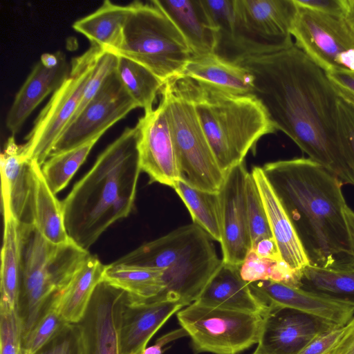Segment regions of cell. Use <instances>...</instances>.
<instances>
[{"mask_svg":"<svg viewBox=\"0 0 354 354\" xmlns=\"http://www.w3.org/2000/svg\"><path fill=\"white\" fill-rule=\"evenodd\" d=\"M236 63L253 75L252 95L277 130L343 185H354V171L340 133L339 97L326 73L295 44Z\"/></svg>","mask_w":354,"mask_h":354,"instance_id":"1","label":"cell"},{"mask_svg":"<svg viewBox=\"0 0 354 354\" xmlns=\"http://www.w3.org/2000/svg\"><path fill=\"white\" fill-rule=\"evenodd\" d=\"M266 177L285 209L311 266L354 267L347 206L336 176L306 158L266 163Z\"/></svg>","mask_w":354,"mask_h":354,"instance_id":"2","label":"cell"},{"mask_svg":"<svg viewBox=\"0 0 354 354\" xmlns=\"http://www.w3.org/2000/svg\"><path fill=\"white\" fill-rule=\"evenodd\" d=\"M136 127H126L62 201L68 237L88 250L131 212L141 170Z\"/></svg>","mask_w":354,"mask_h":354,"instance_id":"3","label":"cell"},{"mask_svg":"<svg viewBox=\"0 0 354 354\" xmlns=\"http://www.w3.org/2000/svg\"><path fill=\"white\" fill-rule=\"evenodd\" d=\"M189 96L220 168L225 174L244 162L264 136L278 130L254 95H236L176 77Z\"/></svg>","mask_w":354,"mask_h":354,"instance_id":"4","label":"cell"},{"mask_svg":"<svg viewBox=\"0 0 354 354\" xmlns=\"http://www.w3.org/2000/svg\"><path fill=\"white\" fill-rule=\"evenodd\" d=\"M212 240L193 223L142 244L115 263L163 270L165 289L153 299L187 306L198 299L223 263Z\"/></svg>","mask_w":354,"mask_h":354,"instance_id":"5","label":"cell"},{"mask_svg":"<svg viewBox=\"0 0 354 354\" xmlns=\"http://www.w3.org/2000/svg\"><path fill=\"white\" fill-rule=\"evenodd\" d=\"M20 278L16 312L24 338L91 257L72 240L55 244L32 223H19Z\"/></svg>","mask_w":354,"mask_h":354,"instance_id":"6","label":"cell"},{"mask_svg":"<svg viewBox=\"0 0 354 354\" xmlns=\"http://www.w3.org/2000/svg\"><path fill=\"white\" fill-rule=\"evenodd\" d=\"M129 6L120 41L111 53L142 65L164 84L182 75L192 54L175 24L153 1Z\"/></svg>","mask_w":354,"mask_h":354,"instance_id":"7","label":"cell"},{"mask_svg":"<svg viewBox=\"0 0 354 354\" xmlns=\"http://www.w3.org/2000/svg\"><path fill=\"white\" fill-rule=\"evenodd\" d=\"M160 94L167 106L180 180L193 188L218 193L227 174L218 164L189 96L177 77L167 81Z\"/></svg>","mask_w":354,"mask_h":354,"instance_id":"8","label":"cell"},{"mask_svg":"<svg viewBox=\"0 0 354 354\" xmlns=\"http://www.w3.org/2000/svg\"><path fill=\"white\" fill-rule=\"evenodd\" d=\"M234 5L231 40L218 55L236 63L294 46L291 29L297 7L293 0H234Z\"/></svg>","mask_w":354,"mask_h":354,"instance_id":"9","label":"cell"},{"mask_svg":"<svg viewBox=\"0 0 354 354\" xmlns=\"http://www.w3.org/2000/svg\"><path fill=\"white\" fill-rule=\"evenodd\" d=\"M177 318L190 337L195 353L239 354L258 343L263 317L194 303Z\"/></svg>","mask_w":354,"mask_h":354,"instance_id":"10","label":"cell"},{"mask_svg":"<svg viewBox=\"0 0 354 354\" xmlns=\"http://www.w3.org/2000/svg\"><path fill=\"white\" fill-rule=\"evenodd\" d=\"M103 51L91 46L84 54L72 59L69 75L53 93L21 145L27 159L37 161L41 167L49 158L54 145L74 116Z\"/></svg>","mask_w":354,"mask_h":354,"instance_id":"11","label":"cell"},{"mask_svg":"<svg viewBox=\"0 0 354 354\" xmlns=\"http://www.w3.org/2000/svg\"><path fill=\"white\" fill-rule=\"evenodd\" d=\"M297 7L295 45L326 73H354V30L345 17Z\"/></svg>","mask_w":354,"mask_h":354,"instance_id":"12","label":"cell"},{"mask_svg":"<svg viewBox=\"0 0 354 354\" xmlns=\"http://www.w3.org/2000/svg\"><path fill=\"white\" fill-rule=\"evenodd\" d=\"M138 107L114 71L93 99L67 125L49 157L100 138L111 127Z\"/></svg>","mask_w":354,"mask_h":354,"instance_id":"13","label":"cell"},{"mask_svg":"<svg viewBox=\"0 0 354 354\" xmlns=\"http://www.w3.org/2000/svg\"><path fill=\"white\" fill-rule=\"evenodd\" d=\"M268 306L254 351L257 353L299 354L319 335L340 327L292 308Z\"/></svg>","mask_w":354,"mask_h":354,"instance_id":"14","label":"cell"},{"mask_svg":"<svg viewBox=\"0 0 354 354\" xmlns=\"http://www.w3.org/2000/svg\"><path fill=\"white\" fill-rule=\"evenodd\" d=\"M141 170L149 182L172 187L180 180L178 161L167 106L160 97L158 106L145 113L136 125Z\"/></svg>","mask_w":354,"mask_h":354,"instance_id":"15","label":"cell"},{"mask_svg":"<svg viewBox=\"0 0 354 354\" xmlns=\"http://www.w3.org/2000/svg\"><path fill=\"white\" fill-rule=\"evenodd\" d=\"M249 171L244 162L226 174L218 192L221 216V250L224 263L239 267L252 248L245 184Z\"/></svg>","mask_w":354,"mask_h":354,"instance_id":"16","label":"cell"},{"mask_svg":"<svg viewBox=\"0 0 354 354\" xmlns=\"http://www.w3.org/2000/svg\"><path fill=\"white\" fill-rule=\"evenodd\" d=\"M127 292L102 280L75 324L83 354H119V323Z\"/></svg>","mask_w":354,"mask_h":354,"instance_id":"17","label":"cell"},{"mask_svg":"<svg viewBox=\"0 0 354 354\" xmlns=\"http://www.w3.org/2000/svg\"><path fill=\"white\" fill-rule=\"evenodd\" d=\"M183 307L175 300L141 301L127 293L120 317L119 354H140L153 335Z\"/></svg>","mask_w":354,"mask_h":354,"instance_id":"18","label":"cell"},{"mask_svg":"<svg viewBox=\"0 0 354 354\" xmlns=\"http://www.w3.org/2000/svg\"><path fill=\"white\" fill-rule=\"evenodd\" d=\"M252 292L268 306L289 307L344 326L354 315V308L272 281L249 283Z\"/></svg>","mask_w":354,"mask_h":354,"instance_id":"19","label":"cell"},{"mask_svg":"<svg viewBox=\"0 0 354 354\" xmlns=\"http://www.w3.org/2000/svg\"><path fill=\"white\" fill-rule=\"evenodd\" d=\"M30 160L14 136L8 138L1 154V201L3 216H12L19 223H30Z\"/></svg>","mask_w":354,"mask_h":354,"instance_id":"20","label":"cell"},{"mask_svg":"<svg viewBox=\"0 0 354 354\" xmlns=\"http://www.w3.org/2000/svg\"><path fill=\"white\" fill-rule=\"evenodd\" d=\"M183 35L192 56L215 53L218 31L202 0H153Z\"/></svg>","mask_w":354,"mask_h":354,"instance_id":"21","label":"cell"},{"mask_svg":"<svg viewBox=\"0 0 354 354\" xmlns=\"http://www.w3.org/2000/svg\"><path fill=\"white\" fill-rule=\"evenodd\" d=\"M70 71L65 55L55 67H47L40 61L34 66L16 93L7 115L6 127L13 136L21 130L37 106L61 86Z\"/></svg>","mask_w":354,"mask_h":354,"instance_id":"22","label":"cell"},{"mask_svg":"<svg viewBox=\"0 0 354 354\" xmlns=\"http://www.w3.org/2000/svg\"><path fill=\"white\" fill-rule=\"evenodd\" d=\"M251 174L258 187L271 233L281 259L292 268L301 270L310 264L309 261L285 209L266 177L262 167H254Z\"/></svg>","mask_w":354,"mask_h":354,"instance_id":"23","label":"cell"},{"mask_svg":"<svg viewBox=\"0 0 354 354\" xmlns=\"http://www.w3.org/2000/svg\"><path fill=\"white\" fill-rule=\"evenodd\" d=\"M202 304L264 316L269 306L242 279L239 267L222 263L196 301Z\"/></svg>","mask_w":354,"mask_h":354,"instance_id":"24","label":"cell"},{"mask_svg":"<svg viewBox=\"0 0 354 354\" xmlns=\"http://www.w3.org/2000/svg\"><path fill=\"white\" fill-rule=\"evenodd\" d=\"M182 75L236 95H252L254 77L245 67L216 53L192 56Z\"/></svg>","mask_w":354,"mask_h":354,"instance_id":"25","label":"cell"},{"mask_svg":"<svg viewBox=\"0 0 354 354\" xmlns=\"http://www.w3.org/2000/svg\"><path fill=\"white\" fill-rule=\"evenodd\" d=\"M30 216L32 223L48 241L61 244L69 241L62 202L49 188L35 160H30Z\"/></svg>","mask_w":354,"mask_h":354,"instance_id":"26","label":"cell"},{"mask_svg":"<svg viewBox=\"0 0 354 354\" xmlns=\"http://www.w3.org/2000/svg\"><path fill=\"white\" fill-rule=\"evenodd\" d=\"M106 265L91 254L57 297L53 306L68 324H77L84 315L93 292L102 280Z\"/></svg>","mask_w":354,"mask_h":354,"instance_id":"27","label":"cell"},{"mask_svg":"<svg viewBox=\"0 0 354 354\" xmlns=\"http://www.w3.org/2000/svg\"><path fill=\"white\" fill-rule=\"evenodd\" d=\"M129 11V5L106 0L93 12L75 21L73 28L84 35L91 46L111 53L120 41Z\"/></svg>","mask_w":354,"mask_h":354,"instance_id":"28","label":"cell"},{"mask_svg":"<svg viewBox=\"0 0 354 354\" xmlns=\"http://www.w3.org/2000/svg\"><path fill=\"white\" fill-rule=\"evenodd\" d=\"M102 280L141 301L155 298L165 289L163 270L115 262L106 265Z\"/></svg>","mask_w":354,"mask_h":354,"instance_id":"29","label":"cell"},{"mask_svg":"<svg viewBox=\"0 0 354 354\" xmlns=\"http://www.w3.org/2000/svg\"><path fill=\"white\" fill-rule=\"evenodd\" d=\"M299 288L354 308V267L336 269L309 264L301 270Z\"/></svg>","mask_w":354,"mask_h":354,"instance_id":"30","label":"cell"},{"mask_svg":"<svg viewBox=\"0 0 354 354\" xmlns=\"http://www.w3.org/2000/svg\"><path fill=\"white\" fill-rule=\"evenodd\" d=\"M1 248L0 304L16 310L20 278L19 222L10 215L3 216Z\"/></svg>","mask_w":354,"mask_h":354,"instance_id":"31","label":"cell"},{"mask_svg":"<svg viewBox=\"0 0 354 354\" xmlns=\"http://www.w3.org/2000/svg\"><path fill=\"white\" fill-rule=\"evenodd\" d=\"M172 188L181 198L194 223L201 227L212 239L221 241V203L218 193L201 191L181 180Z\"/></svg>","mask_w":354,"mask_h":354,"instance_id":"32","label":"cell"},{"mask_svg":"<svg viewBox=\"0 0 354 354\" xmlns=\"http://www.w3.org/2000/svg\"><path fill=\"white\" fill-rule=\"evenodd\" d=\"M118 57L115 71L124 88L145 113L152 111L164 83L142 65L123 57Z\"/></svg>","mask_w":354,"mask_h":354,"instance_id":"33","label":"cell"},{"mask_svg":"<svg viewBox=\"0 0 354 354\" xmlns=\"http://www.w3.org/2000/svg\"><path fill=\"white\" fill-rule=\"evenodd\" d=\"M99 139L51 156L45 161L41 171L53 194L56 195L66 187Z\"/></svg>","mask_w":354,"mask_h":354,"instance_id":"34","label":"cell"},{"mask_svg":"<svg viewBox=\"0 0 354 354\" xmlns=\"http://www.w3.org/2000/svg\"><path fill=\"white\" fill-rule=\"evenodd\" d=\"M245 196L252 246L259 240L272 237V235L258 187L251 172H249L246 179Z\"/></svg>","mask_w":354,"mask_h":354,"instance_id":"35","label":"cell"},{"mask_svg":"<svg viewBox=\"0 0 354 354\" xmlns=\"http://www.w3.org/2000/svg\"><path fill=\"white\" fill-rule=\"evenodd\" d=\"M68 324L52 305L22 339L21 354H35Z\"/></svg>","mask_w":354,"mask_h":354,"instance_id":"36","label":"cell"},{"mask_svg":"<svg viewBox=\"0 0 354 354\" xmlns=\"http://www.w3.org/2000/svg\"><path fill=\"white\" fill-rule=\"evenodd\" d=\"M210 19L218 31V42L215 50L221 54L228 46L234 21V0H202Z\"/></svg>","mask_w":354,"mask_h":354,"instance_id":"37","label":"cell"},{"mask_svg":"<svg viewBox=\"0 0 354 354\" xmlns=\"http://www.w3.org/2000/svg\"><path fill=\"white\" fill-rule=\"evenodd\" d=\"M22 330L16 310L0 304V354H21Z\"/></svg>","mask_w":354,"mask_h":354,"instance_id":"38","label":"cell"},{"mask_svg":"<svg viewBox=\"0 0 354 354\" xmlns=\"http://www.w3.org/2000/svg\"><path fill=\"white\" fill-rule=\"evenodd\" d=\"M118 58L115 55L106 51L100 54L72 120L83 110L100 89L106 79L115 70Z\"/></svg>","mask_w":354,"mask_h":354,"instance_id":"39","label":"cell"},{"mask_svg":"<svg viewBox=\"0 0 354 354\" xmlns=\"http://www.w3.org/2000/svg\"><path fill=\"white\" fill-rule=\"evenodd\" d=\"M35 354H83L77 326L66 324Z\"/></svg>","mask_w":354,"mask_h":354,"instance_id":"40","label":"cell"},{"mask_svg":"<svg viewBox=\"0 0 354 354\" xmlns=\"http://www.w3.org/2000/svg\"><path fill=\"white\" fill-rule=\"evenodd\" d=\"M274 261L261 258L250 250L243 262L239 266L240 276L248 283L268 281Z\"/></svg>","mask_w":354,"mask_h":354,"instance_id":"41","label":"cell"},{"mask_svg":"<svg viewBox=\"0 0 354 354\" xmlns=\"http://www.w3.org/2000/svg\"><path fill=\"white\" fill-rule=\"evenodd\" d=\"M339 111L342 142L354 171V106L339 99Z\"/></svg>","mask_w":354,"mask_h":354,"instance_id":"42","label":"cell"},{"mask_svg":"<svg viewBox=\"0 0 354 354\" xmlns=\"http://www.w3.org/2000/svg\"><path fill=\"white\" fill-rule=\"evenodd\" d=\"M297 6L315 12L344 17L346 0H293Z\"/></svg>","mask_w":354,"mask_h":354,"instance_id":"43","label":"cell"},{"mask_svg":"<svg viewBox=\"0 0 354 354\" xmlns=\"http://www.w3.org/2000/svg\"><path fill=\"white\" fill-rule=\"evenodd\" d=\"M326 75L339 99L354 106V73L335 72Z\"/></svg>","mask_w":354,"mask_h":354,"instance_id":"44","label":"cell"},{"mask_svg":"<svg viewBox=\"0 0 354 354\" xmlns=\"http://www.w3.org/2000/svg\"><path fill=\"white\" fill-rule=\"evenodd\" d=\"M342 327H336L319 335L310 342L299 354H325L338 339Z\"/></svg>","mask_w":354,"mask_h":354,"instance_id":"45","label":"cell"},{"mask_svg":"<svg viewBox=\"0 0 354 354\" xmlns=\"http://www.w3.org/2000/svg\"><path fill=\"white\" fill-rule=\"evenodd\" d=\"M325 354H354V315L342 327L338 339Z\"/></svg>","mask_w":354,"mask_h":354,"instance_id":"46","label":"cell"},{"mask_svg":"<svg viewBox=\"0 0 354 354\" xmlns=\"http://www.w3.org/2000/svg\"><path fill=\"white\" fill-rule=\"evenodd\" d=\"M251 250L261 258L272 261L282 259L273 237H268L259 240L252 245Z\"/></svg>","mask_w":354,"mask_h":354,"instance_id":"47","label":"cell"},{"mask_svg":"<svg viewBox=\"0 0 354 354\" xmlns=\"http://www.w3.org/2000/svg\"><path fill=\"white\" fill-rule=\"evenodd\" d=\"M185 336L188 334L183 327L172 330L159 337L153 345L146 347L140 354H162L166 344Z\"/></svg>","mask_w":354,"mask_h":354,"instance_id":"48","label":"cell"},{"mask_svg":"<svg viewBox=\"0 0 354 354\" xmlns=\"http://www.w3.org/2000/svg\"><path fill=\"white\" fill-rule=\"evenodd\" d=\"M344 214L354 242V212L347 205L344 208Z\"/></svg>","mask_w":354,"mask_h":354,"instance_id":"49","label":"cell"},{"mask_svg":"<svg viewBox=\"0 0 354 354\" xmlns=\"http://www.w3.org/2000/svg\"><path fill=\"white\" fill-rule=\"evenodd\" d=\"M344 17L354 30V0H346V10Z\"/></svg>","mask_w":354,"mask_h":354,"instance_id":"50","label":"cell"},{"mask_svg":"<svg viewBox=\"0 0 354 354\" xmlns=\"http://www.w3.org/2000/svg\"><path fill=\"white\" fill-rule=\"evenodd\" d=\"M253 354H260V353H256V352H254V353H253Z\"/></svg>","mask_w":354,"mask_h":354,"instance_id":"51","label":"cell"}]
</instances>
